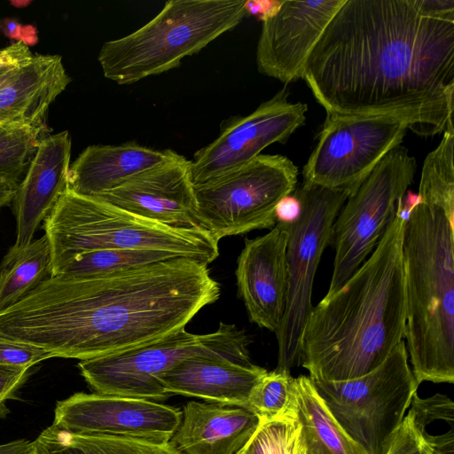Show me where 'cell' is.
<instances>
[{
  "label": "cell",
  "mask_w": 454,
  "mask_h": 454,
  "mask_svg": "<svg viewBox=\"0 0 454 454\" xmlns=\"http://www.w3.org/2000/svg\"><path fill=\"white\" fill-rule=\"evenodd\" d=\"M303 79L326 113L394 117L425 137L454 128V1L345 0Z\"/></svg>",
  "instance_id": "obj_1"
},
{
  "label": "cell",
  "mask_w": 454,
  "mask_h": 454,
  "mask_svg": "<svg viewBox=\"0 0 454 454\" xmlns=\"http://www.w3.org/2000/svg\"><path fill=\"white\" fill-rule=\"evenodd\" d=\"M207 266L178 256L101 276H52L0 312V337L80 361L149 344L218 300Z\"/></svg>",
  "instance_id": "obj_2"
},
{
  "label": "cell",
  "mask_w": 454,
  "mask_h": 454,
  "mask_svg": "<svg viewBox=\"0 0 454 454\" xmlns=\"http://www.w3.org/2000/svg\"><path fill=\"white\" fill-rule=\"evenodd\" d=\"M403 199L369 258L309 313L301 334L300 365L311 380L341 381L364 376L403 340L402 241L410 212Z\"/></svg>",
  "instance_id": "obj_3"
},
{
  "label": "cell",
  "mask_w": 454,
  "mask_h": 454,
  "mask_svg": "<svg viewBox=\"0 0 454 454\" xmlns=\"http://www.w3.org/2000/svg\"><path fill=\"white\" fill-rule=\"evenodd\" d=\"M454 224L420 201L403 227L404 338L416 382H454Z\"/></svg>",
  "instance_id": "obj_4"
},
{
  "label": "cell",
  "mask_w": 454,
  "mask_h": 454,
  "mask_svg": "<svg viewBox=\"0 0 454 454\" xmlns=\"http://www.w3.org/2000/svg\"><path fill=\"white\" fill-rule=\"evenodd\" d=\"M43 222L52 276L78 254L95 250L166 251L207 264L219 255L218 240L201 227L168 226L69 188Z\"/></svg>",
  "instance_id": "obj_5"
},
{
  "label": "cell",
  "mask_w": 454,
  "mask_h": 454,
  "mask_svg": "<svg viewBox=\"0 0 454 454\" xmlns=\"http://www.w3.org/2000/svg\"><path fill=\"white\" fill-rule=\"evenodd\" d=\"M247 0H171L145 25L106 42L98 60L106 78L135 83L177 67L181 60L237 27Z\"/></svg>",
  "instance_id": "obj_6"
},
{
  "label": "cell",
  "mask_w": 454,
  "mask_h": 454,
  "mask_svg": "<svg viewBox=\"0 0 454 454\" xmlns=\"http://www.w3.org/2000/svg\"><path fill=\"white\" fill-rule=\"evenodd\" d=\"M311 380L336 421L368 454L386 453L419 387L403 340L364 376Z\"/></svg>",
  "instance_id": "obj_7"
},
{
  "label": "cell",
  "mask_w": 454,
  "mask_h": 454,
  "mask_svg": "<svg viewBox=\"0 0 454 454\" xmlns=\"http://www.w3.org/2000/svg\"><path fill=\"white\" fill-rule=\"evenodd\" d=\"M249 343L244 331L221 322L209 334H193L184 328L149 344L80 361L78 368L94 393L157 402L170 395L160 384V376L182 360L196 355L248 352Z\"/></svg>",
  "instance_id": "obj_8"
},
{
  "label": "cell",
  "mask_w": 454,
  "mask_h": 454,
  "mask_svg": "<svg viewBox=\"0 0 454 454\" xmlns=\"http://www.w3.org/2000/svg\"><path fill=\"white\" fill-rule=\"evenodd\" d=\"M298 168L287 157L260 154L241 168L194 185L200 227L223 237L272 229L281 199L294 192Z\"/></svg>",
  "instance_id": "obj_9"
},
{
  "label": "cell",
  "mask_w": 454,
  "mask_h": 454,
  "mask_svg": "<svg viewBox=\"0 0 454 454\" xmlns=\"http://www.w3.org/2000/svg\"><path fill=\"white\" fill-rule=\"evenodd\" d=\"M301 215L288 226L286 247L287 295L279 329L276 370L301 364V340L311 312L312 287L325 248L330 244L333 223L349 195L343 191L302 183L294 192Z\"/></svg>",
  "instance_id": "obj_10"
},
{
  "label": "cell",
  "mask_w": 454,
  "mask_h": 454,
  "mask_svg": "<svg viewBox=\"0 0 454 454\" xmlns=\"http://www.w3.org/2000/svg\"><path fill=\"white\" fill-rule=\"evenodd\" d=\"M416 160L400 145L389 151L343 205L333 225V294L372 253L412 184Z\"/></svg>",
  "instance_id": "obj_11"
},
{
  "label": "cell",
  "mask_w": 454,
  "mask_h": 454,
  "mask_svg": "<svg viewBox=\"0 0 454 454\" xmlns=\"http://www.w3.org/2000/svg\"><path fill=\"white\" fill-rule=\"evenodd\" d=\"M409 125L389 116L326 113L303 167L304 184L352 196L384 156L402 144Z\"/></svg>",
  "instance_id": "obj_12"
},
{
  "label": "cell",
  "mask_w": 454,
  "mask_h": 454,
  "mask_svg": "<svg viewBox=\"0 0 454 454\" xmlns=\"http://www.w3.org/2000/svg\"><path fill=\"white\" fill-rule=\"evenodd\" d=\"M286 87L244 117L225 122L219 136L194 154L191 164L193 185L241 168L268 145L286 143L306 120L308 106L291 103Z\"/></svg>",
  "instance_id": "obj_13"
},
{
  "label": "cell",
  "mask_w": 454,
  "mask_h": 454,
  "mask_svg": "<svg viewBox=\"0 0 454 454\" xmlns=\"http://www.w3.org/2000/svg\"><path fill=\"white\" fill-rule=\"evenodd\" d=\"M181 418L178 408L156 401L80 392L57 403L52 424L75 434L165 443Z\"/></svg>",
  "instance_id": "obj_14"
},
{
  "label": "cell",
  "mask_w": 454,
  "mask_h": 454,
  "mask_svg": "<svg viewBox=\"0 0 454 454\" xmlns=\"http://www.w3.org/2000/svg\"><path fill=\"white\" fill-rule=\"evenodd\" d=\"M344 1L278 2L262 17L256 50L259 72L286 84L303 79L311 51Z\"/></svg>",
  "instance_id": "obj_15"
},
{
  "label": "cell",
  "mask_w": 454,
  "mask_h": 454,
  "mask_svg": "<svg viewBox=\"0 0 454 454\" xmlns=\"http://www.w3.org/2000/svg\"><path fill=\"white\" fill-rule=\"evenodd\" d=\"M191 164L192 160L176 153L171 160L95 197L168 226L200 227Z\"/></svg>",
  "instance_id": "obj_16"
},
{
  "label": "cell",
  "mask_w": 454,
  "mask_h": 454,
  "mask_svg": "<svg viewBox=\"0 0 454 454\" xmlns=\"http://www.w3.org/2000/svg\"><path fill=\"white\" fill-rule=\"evenodd\" d=\"M287 241L288 226L279 223L262 236L245 239L236 270L239 295L250 321L274 333L286 309Z\"/></svg>",
  "instance_id": "obj_17"
},
{
  "label": "cell",
  "mask_w": 454,
  "mask_h": 454,
  "mask_svg": "<svg viewBox=\"0 0 454 454\" xmlns=\"http://www.w3.org/2000/svg\"><path fill=\"white\" fill-rule=\"evenodd\" d=\"M266 373L251 361L249 352L196 355L164 372L160 382L168 395L247 408L253 388Z\"/></svg>",
  "instance_id": "obj_18"
},
{
  "label": "cell",
  "mask_w": 454,
  "mask_h": 454,
  "mask_svg": "<svg viewBox=\"0 0 454 454\" xmlns=\"http://www.w3.org/2000/svg\"><path fill=\"white\" fill-rule=\"evenodd\" d=\"M71 137L67 130L39 142L12 200L18 247L28 245L40 223L69 188Z\"/></svg>",
  "instance_id": "obj_19"
},
{
  "label": "cell",
  "mask_w": 454,
  "mask_h": 454,
  "mask_svg": "<svg viewBox=\"0 0 454 454\" xmlns=\"http://www.w3.org/2000/svg\"><path fill=\"white\" fill-rule=\"evenodd\" d=\"M261 421L244 407L191 401L168 442L182 454H239Z\"/></svg>",
  "instance_id": "obj_20"
},
{
  "label": "cell",
  "mask_w": 454,
  "mask_h": 454,
  "mask_svg": "<svg viewBox=\"0 0 454 454\" xmlns=\"http://www.w3.org/2000/svg\"><path fill=\"white\" fill-rule=\"evenodd\" d=\"M70 82L59 55H34L0 86V128L45 123L50 106Z\"/></svg>",
  "instance_id": "obj_21"
},
{
  "label": "cell",
  "mask_w": 454,
  "mask_h": 454,
  "mask_svg": "<svg viewBox=\"0 0 454 454\" xmlns=\"http://www.w3.org/2000/svg\"><path fill=\"white\" fill-rule=\"evenodd\" d=\"M176 152L143 146L136 142L86 147L69 168V189L98 196L132 176L171 160Z\"/></svg>",
  "instance_id": "obj_22"
},
{
  "label": "cell",
  "mask_w": 454,
  "mask_h": 454,
  "mask_svg": "<svg viewBox=\"0 0 454 454\" xmlns=\"http://www.w3.org/2000/svg\"><path fill=\"white\" fill-rule=\"evenodd\" d=\"M294 409L306 454H368L336 421L309 376L295 378Z\"/></svg>",
  "instance_id": "obj_23"
},
{
  "label": "cell",
  "mask_w": 454,
  "mask_h": 454,
  "mask_svg": "<svg viewBox=\"0 0 454 454\" xmlns=\"http://www.w3.org/2000/svg\"><path fill=\"white\" fill-rule=\"evenodd\" d=\"M51 277V254L45 234L25 247H11L0 262V312Z\"/></svg>",
  "instance_id": "obj_24"
},
{
  "label": "cell",
  "mask_w": 454,
  "mask_h": 454,
  "mask_svg": "<svg viewBox=\"0 0 454 454\" xmlns=\"http://www.w3.org/2000/svg\"><path fill=\"white\" fill-rule=\"evenodd\" d=\"M38 454H182L169 442L75 434L53 424L34 441Z\"/></svg>",
  "instance_id": "obj_25"
},
{
  "label": "cell",
  "mask_w": 454,
  "mask_h": 454,
  "mask_svg": "<svg viewBox=\"0 0 454 454\" xmlns=\"http://www.w3.org/2000/svg\"><path fill=\"white\" fill-rule=\"evenodd\" d=\"M454 128L443 132L438 146L426 157L419 190L420 202L439 208L454 224Z\"/></svg>",
  "instance_id": "obj_26"
},
{
  "label": "cell",
  "mask_w": 454,
  "mask_h": 454,
  "mask_svg": "<svg viewBox=\"0 0 454 454\" xmlns=\"http://www.w3.org/2000/svg\"><path fill=\"white\" fill-rule=\"evenodd\" d=\"M46 132V123H19L0 128V184L18 188Z\"/></svg>",
  "instance_id": "obj_27"
},
{
  "label": "cell",
  "mask_w": 454,
  "mask_h": 454,
  "mask_svg": "<svg viewBox=\"0 0 454 454\" xmlns=\"http://www.w3.org/2000/svg\"><path fill=\"white\" fill-rule=\"evenodd\" d=\"M178 256L182 255L166 251L147 249L89 251L75 256L60 274L72 278L101 276Z\"/></svg>",
  "instance_id": "obj_28"
},
{
  "label": "cell",
  "mask_w": 454,
  "mask_h": 454,
  "mask_svg": "<svg viewBox=\"0 0 454 454\" xmlns=\"http://www.w3.org/2000/svg\"><path fill=\"white\" fill-rule=\"evenodd\" d=\"M294 403L285 414L262 420L239 454H306L301 426Z\"/></svg>",
  "instance_id": "obj_29"
},
{
  "label": "cell",
  "mask_w": 454,
  "mask_h": 454,
  "mask_svg": "<svg viewBox=\"0 0 454 454\" xmlns=\"http://www.w3.org/2000/svg\"><path fill=\"white\" fill-rule=\"evenodd\" d=\"M295 397V378L288 370H274L267 373L253 388L247 409L261 420L278 418L287 412Z\"/></svg>",
  "instance_id": "obj_30"
},
{
  "label": "cell",
  "mask_w": 454,
  "mask_h": 454,
  "mask_svg": "<svg viewBox=\"0 0 454 454\" xmlns=\"http://www.w3.org/2000/svg\"><path fill=\"white\" fill-rule=\"evenodd\" d=\"M51 357L41 348L0 337V365L32 367Z\"/></svg>",
  "instance_id": "obj_31"
},
{
  "label": "cell",
  "mask_w": 454,
  "mask_h": 454,
  "mask_svg": "<svg viewBox=\"0 0 454 454\" xmlns=\"http://www.w3.org/2000/svg\"><path fill=\"white\" fill-rule=\"evenodd\" d=\"M385 454H432L409 413L395 432Z\"/></svg>",
  "instance_id": "obj_32"
},
{
  "label": "cell",
  "mask_w": 454,
  "mask_h": 454,
  "mask_svg": "<svg viewBox=\"0 0 454 454\" xmlns=\"http://www.w3.org/2000/svg\"><path fill=\"white\" fill-rule=\"evenodd\" d=\"M30 372L31 367L0 365V418L9 412L6 402L15 397Z\"/></svg>",
  "instance_id": "obj_33"
},
{
  "label": "cell",
  "mask_w": 454,
  "mask_h": 454,
  "mask_svg": "<svg viewBox=\"0 0 454 454\" xmlns=\"http://www.w3.org/2000/svg\"><path fill=\"white\" fill-rule=\"evenodd\" d=\"M33 56L27 44L23 41L0 49V86Z\"/></svg>",
  "instance_id": "obj_34"
},
{
  "label": "cell",
  "mask_w": 454,
  "mask_h": 454,
  "mask_svg": "<svg viewBox=\"0 0 454 454\" xmlns=\"http://www.w3.org/2000/svg\"><path fill=\"white\" fill-rule=\"evenodd\" d=\"M301 206L295 193L285 196L279 200L275 209L276 223L290 225L301 215Z\"/></svg>",
  "instance_id": "obj_35"
},
{
  "label": "cell",
  "mask_w": 454,
  "mask_h": 454,
  "mask_svg": "<svg viewBox=\"0 0 454 454\" xmlns=\"http://www.w3.org/2000/svg\"><path fill=\"white\" fill-rule=\"evenodd\" d=\"M34 448V441L20 439L0 444V454H27Z\"/></svg>",
  "instance_id": "obj_36"
},
{
  "label": "cell",
  "mask_w": 454,
  "mask_h": 454,
  "mask_svg": "<svg viewBox=\"0 0 454 454\" xmlns=\"http://www.w3.org/2000/svg\"><path fill=\"white\" fill-rule=\"evenodd\" d=\"M16 191L15 187L0 184V208L12 202Z\"/></svg>",
  "instance_id": "obj_37"
},
{
  "label": "cell",
  "mask_w": 454,
  "mask_h": 454,
  "mask_svg": "<svg viewBox=\"0 0 454 454\" xmlns=\"http://www.w3.org/2000/svg\"><path fill=\"white\" fill-rule=\"evenodd\" d=\"M27 454H38V452L36 451L35 448H34L29 453Z\"/></svg>",
  "instance_id": "obj_38"
}]
</instances>
